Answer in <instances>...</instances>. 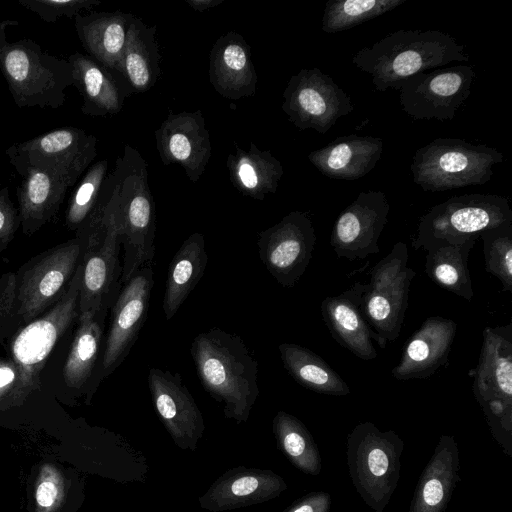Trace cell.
I'll list each match as a JSON object with an SVG mask.
<instances>
[{"instance_id": "1", "label": "cell", "mask_w": 512, "mask_h": 512, "mask_svg": "<svg viewBox=\"0 0 512 512\" xmlns=\"http://www.w3.org/2000/svg\"><path fill=\"white\" fill-rule=\"evenodd\" d=\"M469 61L466 47L438 30H397L358 50L352 64L371 76L374 89L398 90L409 77L444 65Z\"/></svg>"}, {"instance_id": "2", "label": "cell", "mask_w": 512, "mask_h": 512, "mask_svg": "<svg viewBox=\"0 0 512 512\" xmlns=\"http://www.w3.org/2000/svg\"><path fill=\"white\" fill-rule=\"evenodd\" d=\"M190 352L203 388L223 404L225 417L246 422L260 390L258 363L242 338L215 327L198 334Z\"/></svg>"}, {"instance_id": "3", "label": "cell", "mask_w": 512, "mask_h": 512, "mask_svg": "<svg viewBox=\"0 0 512 512\" xmlns=\"http://www.w3.org/2000/svg\"><path fill=\"white\" fill-rule=\"evenodd\" d=\"M111 176L116 192V219L124 246L123 284L136 270L154 263L156 210L148 183L147 164L137 150L126 145Z\"/></svg>"}, {"instance_id": "4", "label": "cell", "mask_w": 512, "mask_h": 512, "mask_svg": "<svg viewBox=\"0 0 512 512\" xmlns=\"http://www.w3.org/2000/svg\"><path fill=\"white\" fill-rule=\"evenodd\" d=\"M18 24L17 20L0 22V70L14 103L19 108L61 107L66 90L73 86L70 63L45 52L32 39L8 41V26Z\"/></svg>"}, {"instance_id": "5", "label": "cell", "mask_w": 512, "mask_h": 512, "mask_svg": "<svg viewBox=\"0 0 512 512\" xmlns=\"http://www.w3.org/2000/svg\"><path fill=\"white\" fill-rule=\"evenodd\" d=\"M100 198L87 223L77 231L84 239L80 260L79 314L107 313L122 286L121 239L116 219V192Z\"/></svg>"}, {"instance_id": "6", "label": "cell", "mask_w": 512, "mask_h": 512, "mask_svg": "<svg viewBox=\"0 0 512 512\" xmlns=\"http://www.w3.org/2000/svg\"><path fill=\"white\" fill-rule=\"evenodd\" d=\"M472 391L495 440L512 457V323L485 327Z\"/></svg>"}, {"instance_id": "7", "label": "cell", "mask_w": 512, "mask_h": 512, "mask_svg": "<svg viewBox=\"0 0 512 512\" xmlns=\"http://www.w3.org/2000/svg\"><path fill=\"white\" fill-rule=\"evenodd\" d=\"M403 440L372 422L358 423L347 436V464L357 493L374 512H383L400 479Z\"/></svg>"}, {"instance_id": "8", "label": "cell", "mask_w": 512, "mask_h": 512, "mask_svg": "<svg viewBox=\"0 0 512 512\" xmlns=\"http://www.w3.org/2000/svg\"><path fill=\"white\" fill-rule=\"evenodd\" d=\"M503 161V153L496 148L439 137L415 151L410 168L422 190L444 192L487 183L493 166Z\"/></svg>"}, {"instance_id": "9", "label": "cell", "mask_w": 512, "mask_h": 512, "mask_svg": "<svg viewBox=\"0 0 512 512\" xmlns=\"http://www.w3.org/2000/svg\"><path fill=\"white\" fill-rule=\"evenodd\" d=\"M507 222H512V209L503 196L479 193L453 196L420 217L412 247L418 250L437 241L452 244L476 241L482 231Z\"/></svg>"}, {"instance_id": "10", "label": "cell", "mask_w": 512, "mask_h": 512, "mask_svg": "<svg viewBox=\"0 0 512 512\" xmlns=\"http://www.w3.org/2000/svg\"><path fill=\"white\" fill-rule=\"evenodd\" d=\"M408 247L404 242L392 250L369 272L362 296L361 309L380 348L394 342L400 335L408 306V297L415 271L407 265Z\"/></svg>"}, {"instance_id": "11", "label": "cell", "mask_w": 512, "mask_h": 512, "mask_svg": "<svg viewBox=\"0 0 512 512\" xmlns=\"http://www.w3.org/2000/svg\"><path fill=\"white\" fill-rule=\"evenodd\" d=\"M79 262L63 296L43 316L28 323L14 338L11 355L17 369L14 396H23L39 387L40 372L52 349L79 317Z\"/></svg>"}, {"instance_id": "12", "label": "cell", "mask_w": 512, "mask_h": 512, "mask_svg": "<svg viewBox=\"0 0 512 512\" xmlns=\"http://www.w3.org/2000/svg\"><path fill=\"white\" fill-rule=\"evenodd\" d=\"M82 234L26 263L16 277V313L28 324L66 292L81 260Z\"/></svg>"}, {"instance_id": "13", "label": "cell", "mask_w": 512, "mask_h": 512, "mask_svg": "<svg viewBox=\"0 0 512 512\" xmlns=\"http://www.w3.org/2000/svg\"><path fill=\"white\" fill-rule=\"evenodd\" d=\"M282 110L298 129L328 132L353 112L352 98L319 68H303L291 76L283 92Z\"/></svg>"}, {"instance_id": "14", "label": "cell", "mask_w": 512, "mask_h": 512, "mask_svg": "<svg viewBox=\"0 0 512 512\" xmlns=\"http://www.w3.org/2000/svg\"><path fill=\"white\" fill-rule=\"evenodd\" d=\"M474 77V68L462 63L419 72L400 85V106L414 120H452L470 96Z\"/></svg>"}, {"instance_id": "15", "label": "cell", "mask_w": 512, "mask_h": 512, "mask_svg": "<svg viewBox=\"0 0 512 512\" xmlns=\"http://www.w3.org/2000/svg\"><path fill=\"white\" fill-rule=\"evenodd\" d=\"M6 155L52 173L69 188L95 159L97 139L81 128L61 127L14 143L6 149Z\"/></svg>"}, {"instance_id": "16", "label": "cell", "mask_w": 512, "mask_h": 512, "mask_svg": "<svg viewBox=\"0 0 512 512\" xmlns=\"http://www.w3.org/2000/svg\"><path fill=\"white\" fill-rule=\"evenodd\" d=\"M316 234L310 216L292 211L258 234L259 257L283 287L295 286L305 273L314 251Z\"/></svg>"}, {"instance_id": "17", "label": "cell", "mask_w": 512, "mask_h": 512, "mask_svg": "<svg viewBox=\"0 0 512 512\" xmlns=\"http://www.w3.org/2000/svg\"><path fill=\"white\" fill-rule=\"evenodd\" d=\"M153 264L136 270L122 284L111 306V320L99 368V379L110 375L128 356L148 314L154 284Z\"/></svg>"}, {"instance_id": "18", "label": "cell", "mask_w": 512, "mask_h": 512, "mask_svg": "<svg viewBox=\"0 0 512 512\" xmlns=\"http://www.w3.org/2000/svg\"><path fill=\"white\" fill-rule=\"evenodd\" d=\"M389 211L390 205L384 192H360L334 222L330 245L337 257L355 261L379 253L378 241Z\"/></svg>"}, {"instance_id": "19", "label": "cell", "mask_w": 512, "mask_h": 512, "mask_svg": "<svg viewBox=\"0 0 512 512\" xmlns=\"http://www.w3.org/2000/svg\"><path fill=\"white\" fill-rule=\"evenodd\" d=\"M147 381L154 408L174 442L194 451L205 430L204 418L180 373L151 368Z\"/></svg>"}, {"instance_id": "20", "label": "cell", "mask_w": 512, "mask_h": 512, "mask_svg": "<svg viewBox=\"0 0 512 512\" xmlns=\"http://www.w3.org/2000/svg\"><path fill=\"white\" fill-rule=\"evenodd\" d=\"M161 161L179 164L192 183H196L212 155L210 134L200 110L169 113L155 131Z\"/></svg>"}, {"instance_id": "21", "label": "cell", "mask_w": 512, "mask_h": 512, "mask_svg": "<svg viewBox=\"0 0 512 512\" xmlns=\"http://www.w3.org/2000/svg\"><path fill=\"white\" fill-rule=\"evenodd\" d=\"M457 334V323L442 316H430L407 339L398 364L391 370L397 380L424 379L449 363Z\"/></svg>"}, {"instance_id": "22", "label": "cell", "mask_w": 512, "mask_h": 512, "mask_svg": "<svg viewBox=\"0 0 512 512\" xmlns=\"http://www.w3.org/2000/svg\"><path fill=\"white\" fill-rule=\"evenodd\" d=\"M286 489L285 480L271 470L237 467L220 476L199 503L208 511L223 512L263 503Z\"/></svg>"}, {"instance_id": "23", "label": "cell", "mask_w": 512, "mask_h": 512, "mask_svg": "<svg viewBox=\"0 0 512 512\" xmlns=\"http://www.w3.org/2000/svg\"><path fill=\"white\" fill-rule=\"evenodd\" d=\"M366 284L357 282L320 306L322 319L333 339L362 360L377 358L373 333L361 309Z\"/></svg>"}, {"instance_id": "24", "label": "cell", "mask_w": 512, "mask_h": 512, "mask_svg": "<svg viewBox=\"0 0 512 512\" xmlns=\"http://www.w3.org/2000/svg\"><path fill=\"white\" fill-rule=\"evenodd\" d=\"M209 80L224 98L255 94L258 77L250 46L241 34L230 31L215 41L209 56Z\"/></svg>"}, {"instance_id": "25", "label": "cell", "mask_w": 512, "mask_h": 512, "mask_svg": "<svg viewBox=\"0 0 512 512\" xmlns=\"http://www.w3.org/2000/svg\"><path fill=\"white\" fill-rule=\"evenodd\" d=\"M8 159L21 176L17 188L18 211L23 233L31 236L56 216L68 186L48 171L15 158Z\"/></svg>"}, {"instance_id": "26", "label": "cell", "mask_w": 512, "mask_h": 512, "mask_svg": "<svg viewBox=\"0 0 512 512\" xmlns=\"http://www.w3.org/2000/svg\"><path fill=\"white\" fill-rule=\"evenodd\" d=\"M379 137L339 136L324 147L309 153L308 160L324 176L337 180H357L372 171L383 153Z\"/></svg>"}, {"instance_id": "27", "label": "cell", "mask_w": 512, "mask_h": 512, "mask_svg": "<svg viewBox=\"0 0 512 512\" xmlns=\"http://www.w3.org/2000/svg\"><path fill=\"white\" fill-rule=\"evenodd\" d=\"M460 459L454 436L442 435L423 469L408 512H444L459 481Z\"/></svg>"}, {"instance_id": "28", "label": "cell", "mask_w": 512, "mask_h": 512, "mask_svg": "<svg viewBox=\"0 0 512 512\" xmlns=\"http://www.w3.org/2000/svg\"><path fill=\"white\" fill-rule=\"evenodd\" d=\"M134 18L120 11L79 14L74 18L75 29L88 56L113 73L118 69Z\"/></svg>"}, {"instance_id": "29", "label": "cell", "mask_w": 512, "mask_h": 512, "mask_svg": "<svg viewBox=\"0 0 512 512\" xmlns=\"http://www.w3.org/2000/svg\"><path fill=\"white\" fill-rule=\"evenodd\" d=\"M67 61L72 67L73 86L83 98V114L105 116L121 110L122 88L113 73L80 52L69 55Z\"/></svg>"}, {"instance_id": "30", "label": "cell", "mask_w": 512, "mask_h": 512, "mask_svg": "<svg viewBox=\"0 0 512 512\" xmlns=\"http://www.w3.org/2000/svg\"><path fill=\"white\" fill-rule=\"evenodd\" d=\"M207 262L204 235L195 232L184 240L168 267L162 303L166 320L173 318L196 287Z\"/></svg>"}, {"instance_id": "31", "label": "cell", "mask_w": 512, "mask_h": 512, "mask_svg": "<svg viewBox=\"0 0 512 512\" xmlns=\"http://www.w3.org/2000/svg\"><path fill=\"white\" fill-rule=\"evenodd\" d=\"M226 164L233 186L255 200H264L266 195L275 193L284 174L281 162L252 142L247 151L236 148Z\"/></svg>"}, {"instance_id": "32", "label": "cell", "mask_w": 512, "mask_h": 512, "mask_svg": "<svg viewBox=\"0 0 512 512\" xmlns=\"http://www.w3.org/2000/svg\"><path fill=\"white\" fill-rule=\"evenodd\" d=\"M156 26L135 17L128 29L117 73L136 92L149 90L160 75Z\"/></svg>"}, {"instance_id": "33", "label": "cell", "mask_w": 512, "mask_h": 512, "mask_svg": "<svg viewBox=\"0 0 512 512\" xmlns=\"http://www.w3.org/2000/svg\"><path fill=\"white\" fill-rule=\"evenodd\" d=\"M475 242L452 244L437 241L423 248L427 251L424 265L427 276L438 286L467 301H471L474 295L468 257Z\"/></svg>"}, {"instance_id": "34", "label": "cell", "mask_w": 512, "mask_h": 512, "mask_svg": "<svg viewBox=\"0 0 512 512\" xmlns=\"http://www.w3.org/2000/svg\"><path fill=\"white\" fill-rule=\"evenodd\" d=\"M278 349L284 368L304 388L330 396L350 394L344 379L310 349L294 343H282Z\"/></svg>"}, {"instance_id": "35", "label": "cell", "mask_w": 512, "mask_h": 512, "mask_svg": "<svg viewBox=\"0 0 512 512\" xmlns=\"http://www.w3.org/2000/svg\"><path fill=\"white\" fill-rule=\"evenodd\" d=\"M107 313L79 314L78 326L63 367L65 383L70 388H82L92 377L103 342Z\"/></svg>"}, {"instance_id": "36", "label": "cell", "mask_w": 512, "mask_h": 512, "mask_svg": "<svg viewBox=\"0 0 512 512\" xmlns=\"http://www.w3.org/2000/svg\"><path fill=\"white\" fill-rule=\"evenodd\" d=\"M278 448L302 472L316 476L321 472V456L306 426L295 416L279 411L273 419Z\"/></svg>"}, {"instance_id": "37", "label": "cell", "mask_w": 512, "mask_h": 512, "mask_svg": "<svg viewBox=\"0 0 512 512\" xmlns=\"http://www.w3.org/2000/svg\"><path fill=\"white\" fill-rule=\"evenodd\" d=\"M407 0H329L321 22L323 32L333 34L377 18Z\"/></svg>"}, {"instance_id": "38", "label": "cell", "mask_w": 512, "mask_h": 512, "mask_svg": "<svg viewBox=\"0 0 512 512\" xmlns=\"http://www.w3.org/2000/svg\"><path fill=\"white\" fill-rule=\"evenodd\" d=\"M107 169V159L93 164L71 194L65 216V225L69 230L78 231L93 214L100 199Z\"/></svg>"}, {"instance_id": "39", "label": "cell", "mask_w": 512, "mask_h": 512, "mask_svg": "<svg viewBox=\"0 0 512 512\" xmlns=\"http://www.w3.org/2000/svg\"><path fill=\"white\" fill-rule=\"evenodd\" d=\"M479 238L486 271L501 282L503 291L512 293V222L486 229Z\"/></svg>"}, {"instance_id": "40", "label": "cell", "mask_w": 512, "mask_h": 512, "mask_svg": "<svg viewBox=\"0 0 512 512\" xmlns=\"http://www.w3.org/2000/svg\"><path fill=\"white\" fill-rule=\"evenodd\" d=\"M18 3L46 23H55L63 17L75 18L81 11L101 4L97 0H18Z\"/></svg>"}, {"instance_id": "41", "label": "cell", "mask_w": 512, "mask_h": 512, "mask_svg": "<svg viewBox=\"0 0 512 512\" xmlns=\"http://www.w3.org/2000/svg\"><path fill=\"white\" fill-rule=\"evenodd\" d=\"M20 225L18 208L10 198L8 187L0 182V253L12 241Z\"/></svg>"}, {"instance_id": "42", "label": "cell", "mask_w": 512, "mask_h": 512, "mask_svg": "<svg viewBox=\"0 0 512 512\" xmlns=\"http://www.w3.org/2000/svg\"><path fill=\"white\" fill-rule=\"evenodd\" d=\"M42 472L36 487L35 498L39 508L49 511L60 497V482L57 473L51 467H44Z\"/></svg>"}, {"instance_id": "43", "label": "cell", "mask_w": 512, "mask_h": 512, "mask_svg": "<svg viewBox=\"0 0 512 512\" xmlns=\"http://www.w3.org/2000/svg\"><path fill=\"white\" fill-rule=\"evenodd\" d=\"M330 507V494L318 491L301 497L283 512H329Z\"/></svg>"}, {"instance_id": "44", "label": "cell", "mask_w": 512, "mask_h": 512, "mask_svg": "<svg viewBox=\"0 0 512 512\" xmlns=\"http://www.w3.org/2000/svg\"><path fill=\"white\" fill-rule=\"evenodd\" d=\"M17 382V369L13 362L0 361V396L15 389Z\"/></svg>"}, {"instance_id": "45", "label": "cell", "mask_w": 512, "mask_h": 512, "mask_svg": "<svg viewBox=\"0 0 512 512\" xmlns=\"http://www.w3.org/2000/svg\"><path fill=\"white\" fill-rule=\"evenodd\" d=\"M185 2L194 10L203 12L218 6L223 0H185Z\"/></svg>"}]
</instances>
